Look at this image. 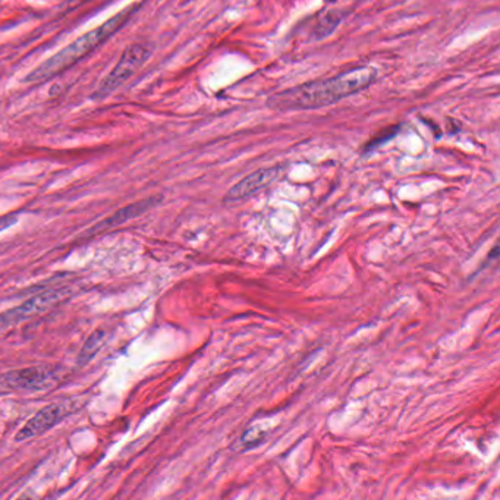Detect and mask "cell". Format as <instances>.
I'll return each instance as SVG.
<instances>
[{"label":"cell","instance_id":"obj_1","mask_svg":"<svg viewBox=\"0 0 500 500\" xmlns=\"http://www.w3.org/2000/svg\"><path fill=\"white\" fill-rule=\"evenodd\" d=\"M377 78L379 72L376 68L358 66L336 77L306 82L273 94L268 100L269 109L276 112L322 109L370 89Z\"/></svg>","mask_w":500,"mask_h":500},{"label":"cell","instance_id":"obj_2","mask_svg":"<svg viewBox=\"0 0 500 500\" xmlns=\"http://www.w3.org/2000/svg\"><path fill=\"white\" fill-rule=\"evenodd\" d=\"M138 8V5H132L124 11L119 12L118 15L101 24L100 27L96 28L93 32L87 33L80 39L75 40L74 43L66 46L63 51L47 59L46 62L37 66L32 74L25 78V81L33 82V84H40V82L47 81L52 78L58 77L66 70H70L71 66L80 62L82 58H86L91 52L96 51L101 44L106 43L115 33L119 32L120 28L124 27L125 24L128 23L129 18L134 15V12Z\"/></svg>","mask_w":500,"mask_h":500},{"label":"cell","instance_id":"obj_3","mask_svg":"<svg viewBox=\"0 0 500 500\" xmlns=\"http://www.w3.org/2000/svg\"><path fill=\"white\" fill-rule=\"evenodd\" d=\"M152 56V49L147 44L137 43L129 46L120 56L119 62L113 68L108 77L103 80L100 87L96 90L94 99L103 100L109 98L113 91H117L119 87L124 86L129 78L138 72L143 68L144 63L147 62L148 58Z\"/></svg>","mask_w":500,"mask_h":500},{"label":"cell","instance_id":"obj_4","mask_svg":"<svg viewBox=\"0 0 500 500\" xmlns=\"http://www.w3.org/2000/svg\"><path fill=\"white\" fill-rule=\"evenodd\" d=\"M70 295V288L47 289L42 294L35 295L21 306L2 313L0 315V330L11 329V327L18 326L21 323L43 316L47 311L53 310L58 304L62 303L63 299L68 298Z\"/></svg>","mask_w":500,"mask_h":500},{"label":"cell","instance_id":"obj_5","mask_svg":"<svg viewBox=\"0 0 500 500\" xmlns=\"http://www.w3.org/2000/svg\"><path fill=\"white\" fill-rule=\"evenodd\" d=\"M61 370L53 365H33L9 370L0 374V389L5 391L42 392L53 388L59 382Z\"/></svg>","mask_w":500,"mask_h":500},{"label":"cell","instance_id":"obj_6","mask_svg":"<svg viewBox=\"0 0 500 500\" xmlns=\"http://www.w3.org/2000/svg\"><path fill=\"white\" fill-rule=\"evenodd\" d=\"M75 401H58V402L49 403L42 408L37 414L33 415L27 423L21 427V430L16 433V442H28L37 436L44 435L52 430L53 427L58 426L65 417L74 411Z\"/></svg>","mask_w":500,"mask_h":500},{"label":"cell","instance_id":"obj_7","mask_svg":"<svg viewBox=\"0 0 500 500\" xmlns=\"http://www.w3.org/2000/svg\"><path fill=\"white\" fill-rule=\"evenodd\" d=\"M279 174V166L261 167L259 171L252 172L249 176L241 179L240 183L235 184L226 193L225 203L241 202V200H245V198L257 194L259 191L263 190L266 186L270 185L275 179H278Z\"/></svg>","mask_w":500,"mask_h":500},{"label":"cell","instance_id":"obj_8","mask_svg":"<svg viewBox=\"0 0 500 500\" xmlns=\"http://www.w3.org/2000/svg\"><path fill=\"white\" fill-rule=\"evenodd\" d=\"M160 202H162V197H150L141 200V202L132 203L129 206L122 207V209L118 210L117 213H113L109 218L89 229L87 235H98V233L124 225L127 222L138 218L141 214L147 213L148 210H152L153 207L157 206Z\"/></svg>","mask_w":500,"mask_h":500},{"label":"cell","instance_id":"obj_9","mask_svg":"<svg viewBox=\"0 0 500 500\" xmlns=\"http://www.w3.org/2000/svg\"><path fill=\"white\" fill-rule=\"evenodd\" d=\"M106 341H108V332L105 329H99L91 334V336L87 339L86 344L82 346L81 351L78 354L77 364L87 365L90 361L93 360L100 349L105 346Z\"/></svg>","mask_w":500,"mask_h":500},{"label":"cell","instance_id":"obj_10","mask_svg":"<svg viewBox=\"0 0 500 500\" xmlns=\"http://www.w3.org/2000/svg\"><path fill=\"white\" fill-rule=\"evenodd\" d=\"M345 18V14H342L339 11L327 12L326 15L323 16L322 20L318 21L316 25L315 32H313V37L316 40L326 39L327 35L339 27V24Z\"/></svg>","mask_w":500,"mask_h":500},{"label":"cell","instance_id":"obj_11","mask_svg":"<svg viewBox=\"0 0 500 500\" xmlns=\"http://www.w3.org/2000/svg\"><path fill=\"white\" fill-rule=\"evenodd\" d=\"M396 132H398V128H396V127H393V128H392L391 131L388 132V136H383V134H382L381 138L370 141L367 148H369V150H373V148L376 147V146H379V144L384 143V141L389 140V138H392V137L395 136Z\"/></svg>","mask_w":500,"mask_h":500},{"label":"cell","instance_id":"obj_12","mask_svg":"<svg viewBox=\"0 0 500 500\" xmlns=\"http://www.w3.org/2000/svg\"><path fill=\"white\" fill-rule=\"evenodd\" d=\"M18 218L16 216H5V218H0V232H4L5 229L11 228L12 225H15Z\"/></svg>","mask_w":500,"mask_h":500}]
</instances>
